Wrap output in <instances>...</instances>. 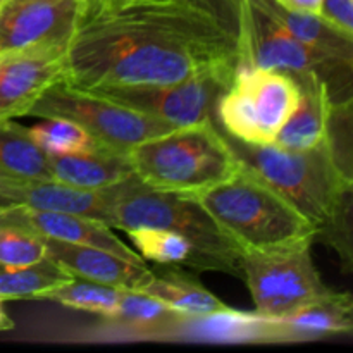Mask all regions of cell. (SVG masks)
I'll use <instances>...</instances> for the list:
<instances>
[{
	"label": "cell",
	"instance_id": "cell-1",
	"mask_svg": "<svg viewBox=\"0 0 353 353\" xmlns=\"http://www.w3.org/2000/svg\"><path fill=\"white\" fill-rule=\"evenodd\" d=\"M238 69V40L210 17L138 3L88 16L65 48V79L85 90L168 85Z\"/></svg>",
	"mask_w": 353,
	"mask_h": 353
},
{
	"label": "cell",
	"instance_id": "cell-2",
	"mask_svg": "<svg viewBox=\"0 0 353 353\" xmlns=\"http://www.w3.org/2000/svg\"><path fill=\"white\" fill-rule=\"evenodd\" d=\"M224 131V130H223ZM230 147L245 169L281 193L316 226L317 238L352 262V174L341 162L333 134L309 150H285L274 145H252L230 137Z\"/></svg>",
	"mask_w": 353,
	"mask_h": 353
},
{
	"label": "cell",
	"instance_id": "cell-3",
	"mask_svg": "<svg viewBox=\"0 0 353 353\" xmlns=\"http://www.w3.org/2000/svg\"><path fill=\"white\" fill-rule=\"evenodd\" d=\"M192 196L240 252L295 250L317 238L303 214L243 165L230 179Z\"/></svg>",
	"mask_w": 353,
	"mask_h": 353
},
{
	"label": "cell",
	"instance_id": "cell-4",
	"mask_svg": "<svg viewBox=\"0 0 353 353\" xmlns=\"http://www.w3.org/2000/svg\"><path fill=\"white\" fill-rule=\"evenodd\" d=\"M105 224L112 230L161 228L183 234L195 250L196 271L226 272L241 278V252L188 193L148 188L137 176L116 186Z\"/></svg>",
	"mask_w": 353,
	"mask_h": 353
},
{
	"label": "cell",
	"instance_id": "cell-5",
	"mask_svg": "<svg viewBox=\"0 0 353 353\" xmlns=\"http://www.w3.org/2000/svg\"><path fill=\"white\" fill-rule=\"evenodd\" d=\"M128 157L134 176L148 188L188 195L219 185L241 169L216 117L143 141Z\"/></svg>",
	"mask_w": 353,
	"mask_h": 353
},
{
	"label": "cell",
	"instance_id": "cell-6",
	"mask_svg": "<svg viewBox=\"0 0 353 353\" xmlns=\"http://www.w3.org/2000/svg\"><path fill=\"white\" fill-rule=\"evenodd\" d=\"M262 68L293 78L319 74L330 86L334 107L352 103L350 64L319 54L290 34L259 0H245L238 37V69Z\"/></svg>",
	"mask_w": 353,
	"mask_h": 353
},
{
	"label": "cell",
	"instance_id": "cell-7",
	"mask_svg": "<svg viewBox=\"0 0 353 353\" xmlns=\"http://www.w3.org/2000/svg\"><path fill=\"white\" fill-rule=\"evenodd\" d=\"M28 116L38 119H69L79 124L103 148L123 154H130V150L143 141L176 130L172 124L64 79L50 86L31 107Z\"/></svg>",
	"mask_w": 353,
	"mask_h": 353
},
{
	"label": "cell",
	"instance_id": "cell-8",
	"mask_svg": "<svg viewBox=\"0 0 353 353\" xmlns=\"http://www.w3.org/2000/svg\"><path fill=\"white\" fill-rule=\"evenodd\" d=\"M299 81L288 72L262 68L238 69L217 102L216 121L230 137L252 145H272L299 105Z\"/></svg>",
	"mask_w": 353,
	"mask_h": 353
},
{
	"label": "cell",
	"instance_id": "cell-9",
	"mask_svg": "<svg viewBox=\"0 0 353 353\" xmlns=\"http://www.w3.org/2000/svg\"><path fill=\"white\" fill-rule=\"evenodd\" d=\"M240 268L261 317L288 316L333 292L314 264L312 245L272 254L241 252Z\"/></svg>",
	"mask_w": 353,
	"mask_h": 353
},
{
	"label": "cell",
	"instance_id": "cell-10",
	"mask_svg": "<svg viewBox=\"0 0 353 353\" xmlns=\"http://www.w3.org/2000/svg\"><path fill=\"white\" fill-rule=\"evenodd\" d=\"M236 71L238 69H223L168 85L117 86L92 92L181 128L216 117L217 102L231 86Z\"/></svg>",
	"mask_w": 353,
	"mask_h": 353
},
{
	"label": "cell",
	"instance_id": "cell-11",
	"mask_svg": "<svg viewBox=\"0 0 353 353\" xmlns=\"http://www.w3.org/2000/svg\"><path fill=\"white\" fill-rule=\"evenodd\" d=\"M86 14V0H3L0 52L68 45Z\"/></svg>",
	"mask_w": 353,
	"mask_h": 353
},
{
	"label": "cell",
	"instance_id": "cell-12",
	"mask_svg": "<svg viewBox=\"0 0 353 353\" xmlns=\"http://www.w3.org/2000/svg\"><path fill=\"white\" fill-rule=\"evenodd\" d=\"M68 45L0 52V121L28 116L37 100L65 79Z\"/></svg>",
	"mask_w": 353,
	"mask_h": 353
},
{
	"label": "cell",
	"instance_id": "cell-13",
	"mask_svg": "<svg viewBox=\"0 0 353 353\" xmlns=\"http://www.w3.org/2000/svg\"><path fill=\"white\" fill-rule=\"evenodd\" d=\"M257 316V314H255ZM353 330V302L350 293L330 295L300 307L283 317L255 319L257 343H303L348 334Z\"/></svg>",
	"mask_w": 353,
	"mask_h": 353
},
{
	"label": "cell",
	"instance_id": "cell-14",
	"mask_svg": "<svg viewBox=\"0 0 353 353\" xmlns=\"http://www.w3.org/2000/svg\"><path fill=\"white\" fill-rule=\"evenodd\" d=\"M0 219L48 240L102 248L137 264L147 262L134 248L123 243V240L114 233L109 224L92 217L37 210L24 205H0Z\"/></svg>",
	"mask_w": 353,
	"mask_h": 353
},
{
	"label": "cell",
	"instance_id": "cell-15",
	"mask_svg": "<svg viewBox=\"0 0 353 353\" xmlns=\"http://www.w3.org/2000/svg\"><path fill=\"white\" fill-rule=\"evenodd\" d=\"M116 186L85 190L55 179H12L6 188L7 205H24L37 210L76 214L105 223L116 199Z\"/></svg>",
	"mask_w": 353,
	"mask_h": 353
},
{
	"label": "cell",
	"instance_id": "cell-16",
	"mask_svg": "<svg viewBox=\"0 0 353 353\" xmlns=\"http://www.w3.org/2000/svg\"><path fill=\"white\" fill-rule=\"evenodd\" d=\"M43 240L47 257L57 262L61 268H64L76 278L102 283L117 290L140 292L154 276V271L148 268L147 262L137 264L112 252L88 247V245L65 243V241L48 240V238H43Z\"/></svg>",
	"mask_w": 353,
	"mask_h": 353
},
{
	"label": "cell",
	"instance_id": "cell-17",
	"mask_svg": "<svg viewBox=\"0 0 353 353\" xmlns=\"http://www.w3.org/2000/svg\"><path fill=\"white\" fill-rule=\"evenodd\" d=\"M302 95L272 145L285 150H309L331 134L334 103L330 86L319 74L295 78Z\"/></svg>",
	"mask_w": 353,
	"mask_h": 353
},
{
	"label": "cell",
	"instance_id": "cell-18",
	"mask_svg": "<svg viewBox=\"0 0 353 353\" xmlns=\"http://www.w3.org/2000/svg\"><path fill=\"white\" fill-rule=\"evenodd\" d=\"M110 330L140 340H176L179 331L192 319L169 309L154 296L134 290H123L117 310L103 317Z\"/></svg>",
	"mask_w": 353,
	"mask_h": 353
},
{
	"label": "cell",
	"instance_id": "cell-19",
	"mask_svg": "<svg viewBox=\"0 0 353 353\" xmlns=\"http://www.w3.org/2000/svg\"><path fill=\"white\" fill-rule=\"evenodd\" d=\"M50 174L55 181L85 190H103L134 176L128 154L97 150L86 154L48 155Z\"/></svg>",
	"mask_w": 353,
	"mask_h": 353
},
{
	"label": "cell",
	"instance_id": "cell-20",
	"mask_svg": "<svg viewBox=\"0 0 353 353\" xmlns=\"http://www.w3.org/2000/svg\"><path fill=\"white\" fill-rule=\"evenodd\" d=\"M140 292L154 296L169 309L192 319L221 316L233 310L214 293H210L205 286H202L195 276L179 269H165L159 274L154 272L150 281Z\"/></svg>",
	"mask_w": 353,
	"mask_h": 353
},
{
	"label": "cell",
	"instance_id": "cell-21",
	"mask_svg": "<svg viewBox=\"0 0 353 353\" xmlns=\"http://www.w3.org/2000/svg\"><path fill=\"white\" fill-rule=\"evenodd\" d=\"M259 2L296 40L319 54L353 65V37L341 33L317 14L290 12L278 6L274 0H259Z\"/></svg>",
	"mask_w": 353,
	"mask_h": 353
},
{
	"label": "cell",
	"instance_id": "cell-22",
	"mask_svg": "<svg viewBox=\"0 0 353 353\" xmlns=\"http://www.w3.org/2000/svg\"><path fill=\"white\" fill-rule=\"evenodd\" d=\"M0 171L12 179H52L48 155L14 119L0 121Z\"/></svg>",
	"mask_w": 353,
	"mask_h": 353
},
{
	"label": "cell",
	"instance_id": "cell-23",
	"mask_svg": "<svg viewBox=\"0 0 353 353\" xmlns=\"http://www.w3.org/2000/svg\"><path fill=\"white\" fill-rule=\"evenodd\" d=\"M74 276L64 268L45 257L33 264H0V299L6 300H40L43 293L69 283Z\"/></svg>",
	"mask_w": 353,
	"mask_h": 353
},
{
	"label": "cell",
	"instance_id": "cell-24",
	"mask_svg": "<svg viewBox=\"0 0 353 353\" xmlns=\"http://www.w3.org/2000/svg\"><path fill=\"white\" fill-rule=\"evenodd\" d=\"M243 2L245 0H92L86 6L85 17L109 12V10H116L126 6H138V3L178 6L183 7V9L193 10V12H199L210 17V19L216 21L221 28H224L228 33H231L238 40V37H240Z\"/></svg>",
	"mask_w": 353,
	"mask_h": 353
},
{
	"label": "cell",
	"instance_id": "cell-25",
	"mask_svg": "<svg viewBox=\"0 0 353 353\" xmlns=\"http://www.w3.org/2000/svg\"><path fill=\"white\" fill-rule=\"evenodd\" d=\"M124 233L143 261L161 265H188L193 269L195 250L183 234L161 228H130Z\"/></svg>",
	"mask_w": 353,
	"mask_h": 353
},
{
	"label": "cell",
	"instance_id": "cell-26",
	"mask_svg": "<svg viewBox=\"0 0 353 353\" xmlns=\"http://www.w3.org/2000/svg\"><path fill=\"white\" fill-rule=\"evenodd\" d=\"M121 293H123V290H117L114 286H107L102 283L74 276L65 285L43 293L40 300H50V302H57L61 305L69 307V309L109 317L117 310Z\"/></svg>",
	"mask_w": 353,
	"mask_h": 353
},
{
	"label": "cell",
	"instance_id": "cell-27",
	"mask_svg": "<svg viewBox=\"0 0 353 353\" xmlns=\"http://www.w3.org/2000/svg\"><path fill=\"white\" fill-rule=\"evenodd\" d=\"M28 133L47 155L86 154V152L103 150L102 145L93 140L79 124L62 119V117L43 119V123L28 128Z\"/></svg>",
	"mask_w": 353,
	"mask_h": 353
},
{
	"label": "cell",
	"instance_id": "cell-28",
	"mask_svg": "<svg viewBox=\"0 0 353 353\" xmlns=\"http://www.w3.org/2000/svg\"><path fill=\"white\" fill-rule=\"evenodd\" d=\"M45 257L47 248L43 238L0 219V264H33Z\"/></svg>",
	"mask_w": 353,
	"mask_h": 353
},
{
	"label": "cell",
	"instance_id": "cell-29",
	"mask_svg": "<svg viewBox=\"0 0 353 353\" xmlns=\"http://www.w3.org/2000/svg\"><path fill=\"white\" fill-rule=\"evenodd\" d=\"M319 16L341 33L353 37V0H323Z\"/></svg>",
	"mask_w": 353,
	"mask_h": 353
},
{
	"label": "cell",
	"instance_id": "cell-30",
	"mask_svg": "<svg viewBox=\"0 0 353 353\" xmlns=\"http://www.w3.org/2000/svg\"><path fill=\"white\" fill-rule=\"evenodd\" d=\"M278 6L290 12H303V14H317L319 16L321 3L323 0H274Z\"/></svg>",
	"mask_w": 353,
	"mask_h": 353
},
{
	"label": "cell",
	"instance_id": "cell-31",
	"mask_svg": "<svg viewBox=\"0 0 353 353\" xmlns=\"http://www.w3.org/2000/svg\"><path fill=\"white\" fill-rule=\"evenodd\" d=\"M3 300L0 299V333H6V331H12L14 330V321L10 319L9 314L3 310Z\"/></svg>",
	"mask_w": 353,
	"mask_h": 353
},
{
	"label": "cell",
	"instance_id": "cell-32",
	"mask_svg": "<svg viewBox=\"0 0 353 353\" xmlns=\"http://www.w3.org/2000/svg\"><path fill=\"white\" fill-rule=\"evenodd\" d=\"M7 183H9V176H6L2 171H0V205H7V200H6Z\"/></svg>",
	"mask_w": 353,
	"mask_h": 353
},
{
	"label": "cell",
	"instance_id": "cell-33",
	"mask_svg": "<svg viewBox=\"0 0 353 353\" xmlns=\"http://www.w3.org/2000/svg\"><path fill=\"white\" fill-rule=\"evenodd\" d=\"M90 2H92V0H86V6H88V3H90Z\"/></svg>",
	"mask_w": 353,
	"mask_h": 353
},
{
	"label": "cell",
	"instance_id": "cell-34",
	"mask_svg": "<svg viewBox=\"0 0 353 353\" xmlns=\"http://www.w3.org/2000/svg\"><path fill=\"white\" fill-rule=\"evenodd\" d=\"M3 2V0H0V3H2Z\"/></svg>",
	"mask_w": 353,
	"mask_h": 353
}]
</instances>
